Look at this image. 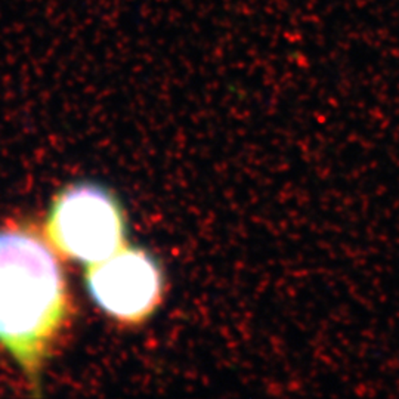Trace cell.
Returning a JSON list of instances; mask_svg holds the SVG:
<instances>
[{
    "instance_id": "cell-3",
    "label": "cell",
    "mask_w": 399,
    "mask_h": 399,
    "mask_svg": "<svg viewBox=\"0 0 399 399\" xmlns=\"http://www.w3.org/2000/svg\"><path fill=\"white\" fill-rule=\"evenodd\" d=\"M86 287L92 300L124 324L148 319L163 300V272L147 250L124 246L113 256L89 265Z\"/></svg>"
},
{
    "instance_id": "cell-2",
    "label": "cell",
    "mask_w": 399,
    "mask_h": 399,
    "mask_svg": "<svg viewBox=\"0 0 399 399\" xmlns=\"http://www.w3.org/2000/svg\"><path fill=\"white\" fill-rule=\"evenodd\" d=\"M45 232L60 255L89 266L126 246V216L110 190L95 182H79L53 200Z\"/></svg>"
},
{
    "instance_id": "cell-1",
    "label": "cell",
    "mask_w": 399,
    "mask_h": 399,
    "mask_svg": "<svg viewBox=\"0 0 399 399\" xmlns=\"http://www.w3.org/2000/svg\"><path fill=\"white\" fill-rule=\"evenodd\" d=\"M55 251L30 226H0V344L33 386L71 318Z\"/></svg>"
}]
</instances>
